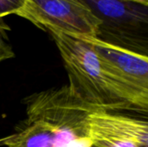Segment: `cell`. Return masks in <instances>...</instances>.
Returning a JSON list of instances; mask_svg holds the SVG:
<instances>
[{
	"instance_id": "6da1fadb",
	"label": "cell",
	"mask_w": 148,
	"mask_h": 147,
	"mask_svg": "<svg viewBox=\"0 0 148 147\" xmlns=\"http://www.w3.org/2000/svg\"><path fill=\"white\" fill-rule=\"evenodd\" d=\"M27 120L15 133L0 139L6 147H93L86 132L87 115L95 108L69 88H53L26 101Z\"/></svg>"
},
{
	"instance_id": "7a4b0ae2",
	"label": "cell",
	"mask_w": 148,
	"mask_h": 147,
	"mask_svg": "<svg viewBox=\"0 0 148 147\" xmlns=\"http://www.w3.org/2000/svg\"><path fill=\"white\" fill-rule=\"evenodd\" d=\"M53 37L67 70L70 91L80 100L107 111H133L111 92L92 45L82 37L48 30Z\"/></svg>"
},
{
	"instance_id": "3957f363",
	"label": "cell",
	"mask_w": 148,
	"mask_h": 147,
	"mask_svg": "<svg viewBox=\"0 0 148 147\" xmlns=\"http://www.w3.org/2000/svg\"><path fill=\"white\" fill-rule=\"evenodd\" d=\"M89 42L114 95L133 111L147 113L148 56L105 42L97 37L78 36Z\"/></svg>"
},
{
	"instance_id": "277c9868",
	"label": "cell",
	"mask_w": 148,
	"mask_h": 147,
	"mask_svg": "<svg viewBox=\"0 0 148 147\" xmlns=\"http://www.w3.org/2000/svg\"><path fill=\"white\" fill-rule=\"evenodd\" d=\"M100 21L96 37L147 55L148 5L131 0H80Z\"/></svg>"
},
{
	"instance_id": "5b68a950",
	"label": "cell",
	"mask_w": 148,
	"mask_h": 147,
	"mask_svg": "<svg viewBox=\"0 0 148 147\" xmlns=\"http://www.w3.org/2000/svg\"><path fill=\"white\" fill-rule=\"evenodd\" d=\"M47 30L96 37L100 21L80 0H24L15 14Z\"/></svg>"
},
{
	"instance_id": "8992f818",
	"label": "cell",
	"mask_w": 148,
	"mask_h": 147,
	"mask_svg": "<svg viewBox=\"0 0 148 147\" xmlns=\"http://www.w3.org/2000/svg\"><path fill=\"white\" fill-rule=\"evenodd\" d=\"M93 147H148L147 119L95 108L86 118Z\"/></svg>"
},
{
	"instance_id": "52a82bcc",
	"label": "cell",
	"mask_w": 148,
	"mask_h": 147,
	"mask_svg": "<svg viewBox=\"0 0 148 147\" xmlns=\"http://www.w3.org/2000/svg\"><path fill=\"white\" fill-rule=\"evenodd\" d=\"M24 0H0V18L16 14L23 5Z\"/></svg>"
},
{
	"instance_id": "ba28073f",
	"label": "cell",
	"mask_w": 148,
	"mask_h": 147,
	"mask_svg": "<svg viewBox=\"0 0 148 147\" xmlns=\"http://www.w3.org/2000/svg\"><path fill=\"white\" fill-rule=\"evenodd\" d=\"M14 57V52L10 45L4 38L3 28L0 24V62Z\"/></svg>"
},
{
	"instance_id": "9c48e42d",
	"label": "cell",
	"mask_w": 148,
	"mask_h": 147,
	"mask_svg": "<svg viewBox=\"0 0 148 147\" xmlns=\"http://www.w3.org/2000/svg\"><path fill=\"white\" fill-rule=\"evenodd\" d=\"M131 1H134V2H137V3H140L148 5V0H131Z\"/></svg>"
}]
</instances>
